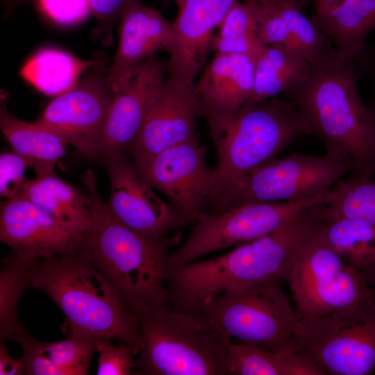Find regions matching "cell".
Masks as SVG:
<instances>
[{"label": "cell", "instance_id": "obj_9", "mask_svg": "<svg viewBox=\"0 0 375 375\" xmlns=\"http://www.w3.org/2000/svg\"><path fill=\"white\" fill-rule=\"evenodd\" d=\"M317 229L297 247L280 275L292 292L298 318L324 315L364 303L375 292L357 269L322 240Z\"/></svg>", "mask_w": 375, "mask_h": 375}, {"label": "cell", "instance_id": "obj_5", "mask_svg": "<svg viewBox=\"0 0 375 375\" xmlns=\"http://www.w3.org/2000/svg\"><path fill=\"white\" fill-rule=\"evenodd\" d=\"M138 316L141 346L133 374L228 375L232 340L200 315L162 305Z\"/></svg>", "mask_w": 375, "mask_h": 375}, {"label": "cell", "instance_id": "obj_29", "mask_svg": "<svg viewBox=\"0 0 375 375\" xmlns=\"http://www.w3.org/2000/svg\"><path fill=\"white\" fill-rule=\"evenodd\" d=\"M335 187L338 198L324 205L327 217H344L363 222L375 228V181L373 177L350 175Z\"/></svg>", "mask_w": 375, "mask_h": 375}, {"label": "cell", "instance_id": "obj_11", "mask_svg": "<svg viewBox=\"0 0 375 375\" xmlns=\"http://www.w3.org/2000/svg\"><path fill=\"white\" fill-rule=\"evenodd\" d=\"M206 154V147L195 138L133 162L190 225L204 211L217 188V172L208 165Z\"/></svg>", "mask_w": 375, "mask_h": 375}, {"label": "cell", "instance_id": "obj_27", "mask_svg": "<svg viewBox=\"0 0 375 375\" xmlns=\"http://www.w3.org/2000/svg\"><path fill=\"white\" fill-rule=\"evenodd\" d=\"M37 260H26L15 253L6 257L0 272V340H15L26 329L17 317L19 299L31 287Z\"/></svg>", "mask_w": 375, "mask_h": 375}, {"label": "cell", "instance_id": "obj_23", "mask_svg": "<svg viewBox=\"0 0 375 375\" xmlns=\"http://www.w3.org/2000/svg\"><path fill=\"white\" fill-rule=\"evenodd\" d=\"M310 69L311 64L292 49L262 47L255 56L254 84L247 104L283 94L305 80Z\"/></svg>", "mask_w": 375, "mask_h": 375}, {"label": "cell", "instance_id": "obj_43", "mask_svg": "<svg viewBox=\"0 0 375 375\" xmlns=\"http://www.w3.org/2000/svg\"><path fill=\"white\" fill-rule=\"evenodd\" d=\"M9 1H18V0H9Z\"/></svg>", "mask_w": 375, "mask_h": 375}, {"label": "cell", "instance_id": "obj_42", "mask_svg": "<svg viewBox=\"0 0 375 375\" xmlns=\"http://www.w3.org/2000/svg\"><path fill=\"white\" fill-rule=\"evenodd\" d=\"M187 0H174L178 8H180Z\"/></svg>", "mask_w": 375, "mask_h": 375}, {"label": "cell", "instance_id": "obj_33", "mask_svg": "<svg viewBox=\"0 0 375 375\" xmlns=\"http://www.w3.org/2000/svg\"><path fill=\"white\" fill-rule=\"evenodd\" d=\"M92 14L97 20L92 37L105 46L113 41L112 28L126 11L140 0H88Z\"/></svg>", "mask_w": 375, "mask_h": 375}, {"label": "cell", "instance_id": "obj_13", "mask_svg": "<svg viewBox=\"0 0 375 375\" xmlns=\"http://www.w3.org/2000/svg\"><path fill=\"white\" fill-rule=\"evenodd\" d=\"M110 190L106 205L112 214L130 228L151 236L171 235L189 224L139 172L125 153L101 157Z\"/></svg>", "mask_w": 375, "mask_h": 375}, {"label": "cell", "instance_id": "obj_22", "mask_svg": "<svg viewBox=\"0 0 375 375\" xmlns=\"http://www.w3.org/2000/svg\"><path fill=\"white\" fill-rule=\"evenodd\" d=\"M67 227L85 235L91 226V213L84 192L55 172L27 179L19 194Z\"/></svg>", "mask_w": 375, "mask_h": 375}, {"label": "cell", "instance_id": "obj_18", "mask_svg": "<svg viewBox=\"0 0 375 375\" xmlns=\"http://www.w3.org/2000/svg\"><path fill=\"white\" fill-rule=\"evenodd\" d=\"M255 56L215 53L194 92L199 115L206 122L247 105L254 84Z\"/></svg>", "mask_w": 375, "mask_h": 375}, {"label": "cell", "instance_id": "obj_14", "mask_svg": "<svg viewBox=\"0 0 375 375\" xmlns=\"http://www.w3.org/2000/svg\"><path fill=\"white\" fill-rule=\"evenodd\" d=\"M167 73L131 149L133 160L199 138L197 119L200 115L194 92L195 78Z\"/></svg>", "mask_w": 375, "mask_h": 375}, {"label": "cell", "instance_id": "obj_17", "mask_svg": "<svg viewBox=\"0 0 375 375\" xmlns=\"http://www.w3.org/2000/svg\"><path fill=\"white\" fill-rule=\"evenodd\" d=\"M237 0H187L173 22L167 72L196 78L212 49L213 35Z\"/></svg>", "mask_w": 375, "mask_h": 375}, {"label": "cell", "instance_id": "obj_3", "mask_svg": "<svg viewBox=\"0 0 375 375\" xmlns=\"http://www.w3.org/2000/svg\"><path fill=\"white\" fill-rule=\"evenodd\" d=\"M31 288L44 291L60 308L70 335L118 340L139 353L138 316L82 248L38 259Z\"/></svg>", "mask_w": 375, "mask_h": 375}, {"label": "cell", "instance_id": "obj_7", "mask_svg": "<svg viewBox=\"0 0 375 375\" xmlns=\"http://www.w3.org/2000/svg\"><path fill=\"white\" fill-rule=\"evenodd\" d=\"M292 348L324 375L371 374L375 368V292L364 303L298 318Z\"/></svg>", "mask_w": 375, "mask_h": 375}, {"label": "cell", "instance_id": "obj_35", "mask_svg": "<svg viewBox=\"0 0 375 375\" xmlns=\"http://www.w3.org/2000/svg\"><path fill=\"white\" fill-rule=\"evenodd\" d=\"M30 162L14 151L0 155V195L5 199L17 196L26 181L25 172Z\"/></svg>", "mask_w": 375, "mask_h": 375}, {"label": "cell", "instance_id": "obj_25", "mask_svg": "<svg viewBox=\"0 0 375 375\" xmlns=\"http://www.w3.org/2000/svg\"><path fill=\"white\" fill-rule=\"evenodd\" d=\"M101 62L81 59L58 48L45 47L26 61L20 76L40 92L56 97L73 88L85 72Z\"/></svg>", "mask_w": 375, "mask_h": 375}, {"label": "cell", "instance_id": "obj_28", "mask_svg": "<svg viewBox=\"0 0 375 375\" xmlns=\"http://www.w3.org/2000/svg\"><path fill=\"white\" fill-rule=\"evenodd\" d=\"M261 47L253 5L236 1L218 26L212 49L219 53L256 56Z\"/></svg>", "mask_w": 375, "mask_h": 375}, {"label": "cell", "instance_id": "obj_16", "mask_svg": "<svg viewBox=\"0 0 375 375\" xmlns=\"http://www.w3.org/2000/svg\"><path fill=\"white\" fill-rule=\"evenodd\" d=\"M85 238L20 195L1 202V242L20 258L33 260L72 252L83 247Z\"/></svg>", "mask_w": 375, "mask_h": 375}, {"label": "cell", "instance_id": "obj_34", "mask_svg": "<svg viewBox=\"0 0 375 375\" xmlns=\"http://www.w3.org/2000/svg\"><path fill=\"white\" fill-rule=\"evenodd\" d=\"M112 340H102L97 345L99 353L97 375H130L133 374L136 356L127 344H113Z\"/></svg>", "mask_w": 375, "mask_h": 375}, {"label": "cell", "instance_id": "obj_1", "mask_svg": "<svg viewBox=\"0 0 375 375\" xmlns=\"http://www.w3.org/2000/svg\"><path fill=\"white\" fill-rule=\"evenodd\" d=\"M353 61L335 49L311 65L300 84L283 95L299 112L304 135L318 139L326 150H339L353 161L351 175H375V118L357 90Z\"/></svg>", "mask_w": 375, "mask_h": 375}, {"label": "cell", "instance_id": "obj_41", "mask_svg": "<svg viewBox=\"0 0 375 375\" xmlns=\"http://www.w3.org/2000/svg\"><path fill=\"white\" fill-rule=\"evenodd\" d=\"M369 285L375 288V269L362 274Z\"/></svg>", "mask_w": 375, "mask_h": 375}, {"label": "cell", "instance_id": "obj_12", "mask_svg": "<svg viewBox=\"0 0 375 375\" xmlns=\"http://www.w3.org/2000/svg\"><path fill=\"white\" fill-rule=\"evenodd\" d=\"M114 92L107 67L101 62L91 67L73 88L54 97L37 122L86 158L97 159Z\"/></svg>", "mask_w": 375, "mask_h": 375}, {"label": "cell", "instance_id": "obj_26", "mask_svg": "<svg viewBox=\"0 0 375 375\" xmlns=\"http://www.w3.org/2000/svg\"><path fill=\"white\" fill-rule=\"evenodd\" d=\"M317 233L362 275L375 269V228L372 226L351 218L324 214Z\"/></svg>", "mask_w": 375, "mask_h": 375}, {"label": "cell", "instance_id": "obj_15", "mask_svg": "<svg viewBox=\"0 0 375 375\" xmlns=\"http://www.w3.org/2000/svg\"><path fill=\"white\" fill-rule=\"evenodd\" d=\"M167 61L153 56L115 87L97 158L131 149L147 112L165 83Z\"/></svg>", "mask_w": 375, "mask_h": 375}, {"label": "cell", "instance_id": "obj_19", "mask_svg": "<svg viewBox=\"0 0 375 375\" xmlns=\"http://www.w3.org/2000/svg\"><path fill=\"white\" fill-rule=\"evenodd\" d=\"M116 54L108 76L114 88L139 64L159 51L169 53L174 46L173 22L158 10L140 1L131 6L119 20Z\"/></svg>", "mask_w": 375, "mask_h": 375}, {"label": "cell", "instance_id": "obj_38", "mask_svg": "<svg viewBox=\"0 0 375 375\" xmlns=\"http://www.w3.org/2000/svg\"><path fill=\"white\" fill-rule=\"evenodd\" d=\"M0 374L1 375H22L23 363L21 358L15 359L8 353L3 342L0 344Z\"/></svg>", "mask_w": 375, "mask_h": 375}, {"label": "cell", "instance_id": "obj_37", "mask_svg": "<svg viewBox=\"0 0 375 375\" xmlns=\"http://www.w3.org/2000/svg\"><path fill=\"white\" fill-rule=\"evenodd\" d=\"M353 62L359 77L365 76L372 83V95L368 106L375 118V43L368 44L363 53Z\"/></svg>", "mask_w": 375, "mask_h": 375}, {"label": "cell", "instance_id": "obj_24", "mask_svg": "<svg viewBox=\"0 0 375 375\" xmlns=\"http://www.w3.org/2000/svg\"><path fill=\"white\" fill-rule=\"evenodd\" d=\"M228 375H324L292 348L279 351L242 342L229 344Z\"/></svg>", "mask_w": 375, "mask_h": 375}, {"label": "cell", "instance_id": "obj_6", "mask_svg": "<svg viewBox=\"0 0 375 375\" xmlns=\"http://www.w3.org/2000/svg\"><path fill=\"white\" fill-rule=\"evenodd\" d=\"M353 161L346 153L326 150L322 156L291 153L274 159L236 184L222 190L208 202L218 213L252 203L309 199L331 189L351 173Z\"/></svg>", "mask_w": 375, "mask_h": 375}, {"label": "cell", "instance_id": "obj_30", "mask_svg": "<svg viewBox=\"0 0 375 375\" xmlns=\"http://www.w3.org/2000/svg\"><path fill=\"white\" fill-rule=\"evenodd\" d=\"M289 31L290 49L314 65L333 51L330 38L301 12L295 1L276 3Z\"/></svg>", "mask_w": 375, "mask_h": 375}, {"label": "cell", "instance_id": "obj_21", "mask_svg": "<svg viewBox=\"0 0 375 375\" xmlns=\"http://www.w3.org/2000/svg\"><path fill=\"white\" fill-rule=\"evenodd\" d=\"M312 22L332 41L338 54L354 61L365 51L366 39L375 28V0H342Z\"/></svg>", "mask_w": 375, "mask_h": 375}, {"label": "cell", "instance_id": "obj_32", "mask_svg": "<svg viewBox=\"0 0 375 375\" xmlns=\"http://www.w3.org/2000/svg\"><path fill=\"white\" fill-rule=\"evenodd\" d=\"M252 5L256 12L258 38L260 46H281L290 49L289 31L278 5Z\"/></svg>", "mask_w": 375, "mask_h": 375}, {"label": "cell", "instance_id": "obj_20", "mask_svg": "<svg viewBox=\"0 0 375 375\" xmlns=\"http://www.w3.org/2000/svg\"><path fill=\"white\" fill-rule=\"evenodd\" d=\"M1 98L0 128L12 150L27 159L35 176L55 172V167L66 153L68 142L62 136L37 121L26 122L7 109Z\"/></svg>", "mask_w": 375, "mask_h": 375}, {"label": "cell", "instance_id": "obj_4", "mask_svg": "<svg viewBox=\"0 0 375 375\" xmlns=\"http://www.w3.org/2000/svg\"><path fill=\"white\" fill-rule=\"evenodd\" d=\"M207 123L217 156V183L211 198L275 159L304 135L295 106L276 97L247 104Z\"/></svg>", "mask_w": 375, "mask_h": 375}, {"label": "cell", "instance_id": "obj_39", "mask_svg": "<svg viewBox=\"0 0 375 375\" xmlns=\"http://www.w3.org/2000/svg\"><path fill=\"white\" fill-rule=\"evenodd\" d=\"M342 0H314L315 15L325 14L336 7Z\"/></svg>", "mask_w": 375, "mask_h": 375}, {"label": "cell", "instance_id": "obj_40", "mask_svg": "<svg viewBox=\"0 0 375 375\" xmlns=\"http://www.w3.org/2000/svg\"><path fill=\"white\" fill-rule=\"evenodd\" d=\"M244 1L251 4L280 3L289 1H295L297 3V0H244Z\"/></svg>", "mask_w": 375, "mask_h": 375}, {"label": "cell", "instance_id": "obj_2", "mask_svg": "<svg viewBox=\"0 0 375 375\" xmlns=\"http://www.w3.org/2000/svg\"><path fill=\"white\" fill-rule=\"evenodd\" d=\"M81 178L91 213L83 251L137 315L168 305L165 277L177 236L155 237L130 228L109 210L92 171L86 169Z\"/></svg>", "mask_w": 375, "mask_h": 375}, {"label": "cell", "instance_id": "obj_31", "mask_svg": "<svg viewBox=\"0 0 375 375\" xmlns=\"http://www.w3.org/2000/svg\"><path fill=\"white\" fill-rule=\"evenodd\" d=\"M99 341L71 335L61 341L44 342L38 340V345L56 366L65 371L66 375H86Z\"/></svg>", "mask_w": 375, "mask_h": 375}, {"label": "cell", "instance_id": "obj_36", "mask_svg": "<svg viewBox=\"0 0 375 375\" xmlns=\"http://www.w3.org/2000/svg\"><path fill=\"white\" fill-rule=\"evenodd\" d=\"M49 19L64 26L76 25L92 14L88 0H35Z\"/></svg>", "mask_w": 375, "mask_h": 375}, {"label": "cell", "instance_id": "obj_10", "mask_svg": "<svg viewBox=\"0 0 375 375\" xmlns=\"http://www.w3.org/2000/svg\"><path fill=\"white\" fill-rule=\"evenodd\" d=\"M338 197L335 186L315 197L295 201L252 203L218 213L203 212L183 244L171 254L169 267L197 260L208 253L267 235L298 215Z\"/></svg>", "mask_w": 375, "mask_h": 375}, {"label": "cell", "instance_id": "obj_8", "mask_svg": "<svg viewBox=\"0 0 375 375\" xmlns=\"http://www.w3.org/2000/svg\"><path fill=\"white\" fill-rule=\"evenodd\" d=\"M278 278L222 292L199 315L233 341L279 351L292 348L298 316Z\"/></svg>", "mask_w": 375, "mask_h": 375}]
</instances>
